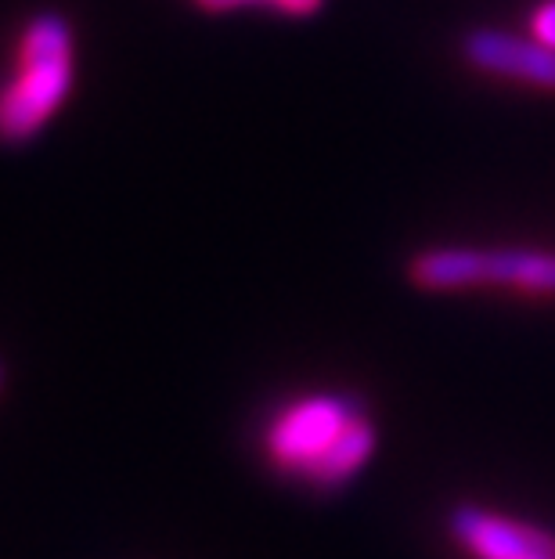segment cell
<instances>
[{
  "instance_id": "6da1fadb",
  "label": "cell",
  "mask_w": 555,
  "mask_h": 559,
  "mask_svg": "<svg viewBox=\"0 0 555 559\" xmlns=\"http://www.w3.org/2000/svg\"><path fill=\"white\" fill-rule=\"evenodd\" d=\"M375 426L358 404L339 394H306L289 401L264 430L267 462L297 473L314 487H339L375 451Z\"/></svg>"
},
{
  "instance_id": "7a4b0ae2",
  "label": "cell",
  "mask_w": 555,
  "mask_h": 559,
  "mask_svg": "<svg viewBox=\"0 0 555 559\" xmlns=\"http://www.w3.org/2000/svg\"><path fill=\"white\" fill-rule=\"evenodd\" d=\"M73 29L62 15H33L15 47V69L0 83V141L22 145L37 138L73 91Z\"/></svg>"
},
{
  "instance_id": "3957f363",
  "label": "cell",
  "mask_w": 555,
  "mask_h": 559,
  "mask_svg": "<svg viewBox=\"0 0 555 559\" xmlns=\"http://www.w3.org/2000/svg\"><path fill=\"white\" fill-rule=\"evenodd\" d=\"M408 278L426 293L491 289V285L519 293H555V253L512 246H436L411 257Z\"/></svg>"
},
{
  "instance_id": "277c9868",
  "label": "cell",
  "mask_w": 555,
  "mask_h": 559,
  "mask_svg": "<svg viewBox=\"0 0 555 559\" xmlns=\"http://www.w3.org/2000/svg\"><path fill=\"white\" fill-rule=\"evenodd\" d=\"M451 534L476 559H555V534L480 506H458L451 513Z\"/></svg>"
},
{
  "instance_id": "5b68a950",
  "label": "cell",
  "mask_w": 555,
  "mask_h": 559,
  "mask_svg": "<svg viewBox=\"0 0 555 559\" xmlns=\"http://www.w3.org/2000/svg\"><path fill=\"white\" fill-rule=\"evenodd\" d=\"M462 55L472 69L491 76H509L527 87L555 91V51L534 37H516L505 29H472L462 40Z\"/></svg>"
},
{
  "instance_id": "8992f818",
  "label": "cell",
  "mask_w": 555,
  "mask_h": 559,
  "mask_svg": "<svg viewBox=\"0 0 555 559\" xmlns=\"http://www.w3.org/2000/svg\"><path fill=\"white\" fill-rule=\"evenodd\" d=\"M530 37L555 51V0H541L530 15Z\"/></svg>"
},
{
  "instance_id": "52a82bcc",
  "label": "cell",
  "mask_w": 555,
  "mask_h": 559,
  "mask_svg": "<svg viewBox=\"0 0 555 559\" xmlns=\"http://www.w3.org/2000/svg\"><path fill=\"white\" fill-rule=\"evenodd\" d=\"M245 4H270V8H278L281 15H314L317 8L325 4V0H239V8Z\"/></svg>"
},
{
  "instance_id": "ba28073f",
  "label": "cell",
  "mask_w": 555,
  "mask_h": 559,
  "mask_svg": "<svg viewBox=\"0 0 555 559\" xmlns=\"http://www.w3.org/2000/svg\"><path fill=\"white\" fill-rule=\"evenodd\" d=\"M198 4L214 8V11H228V8H239V0H198Z\"/></svg>"
},
{
  "instance_id": "9c48e42d",
  "label": "cell",
  "mask_w": 555,
  "mask_h": 559,
  "mask_svg": "<svg viewBox=\"0 0 555 559\" xmlns=\"http://www.w3.org/2000/svg\"><path fill=\"white\" fill-rule=\"evenodd\" d=\"M0 379H4V372H0Z\"/></svg>"
}]
</instances>
